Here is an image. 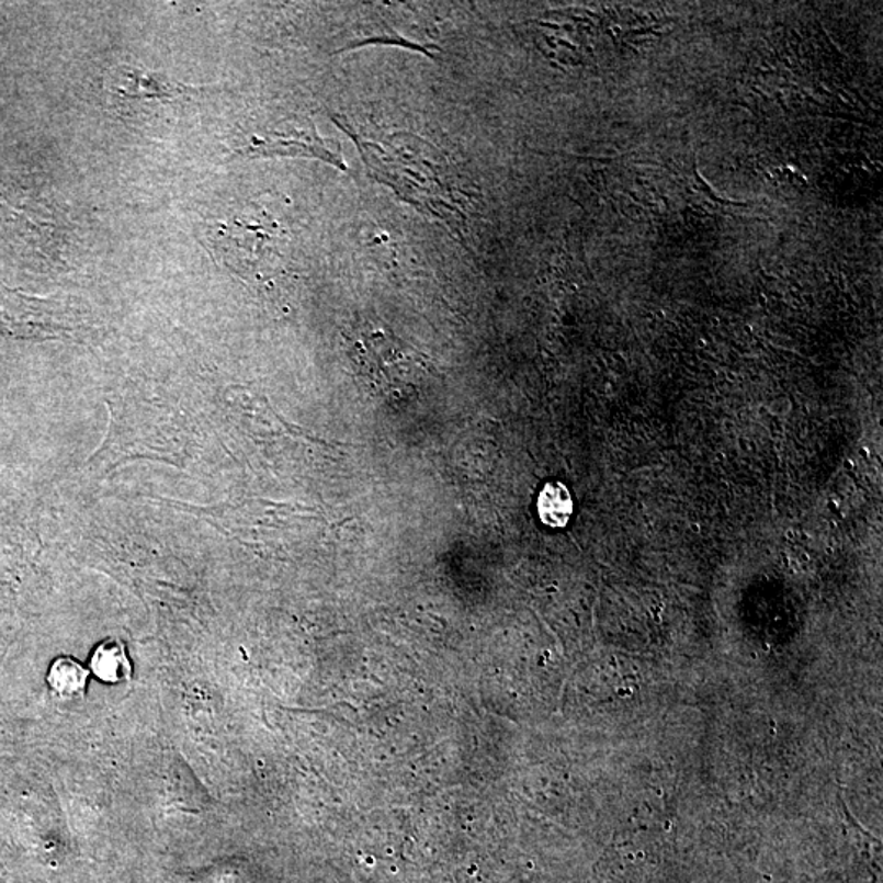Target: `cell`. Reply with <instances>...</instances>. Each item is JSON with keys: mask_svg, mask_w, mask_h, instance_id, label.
<instances>
[{"mask_svg": "<svg viewBox=\"0 0 883 883\" xmlns=\"http://www.w3.org/2000/svg\"><path fill=\"white\" fill-rule=\"evenodd\" d=\"M573 511L575 505L566 485L562 482H548L543 486L536 499V512L543 525L552 529L566 528Z\"/></svg>", "mask_w": 883, "mask_h": 883, "instance_id": "5b68a950", "label": "cell"}, {"mask_svg": "<svg viewBox=\"0 0 883 883\" xmlns=\"http://www.w3.org/2000/svg\"><path fill=\"white\" fill-rule=\"evenodd\" d=\"M245 155L252 158H273V156H292V158H313L328 162L341 171H348L339 146L328 145L316 132L315 125L305 128L270 132L264 136H252L245 148Z\"/></svg>", "mask_w": 883, "mask_h": 883, "instance_id": "7a4b0ae2", "label": "cell"}, {"mask_svg": "<svg viewBox=\"0 0 883 883\" xmlns=\"http://www.w3.org/2000/svg\"><path fill=\"white\" fill-rule=\"evenodd\" d=\"M356 352L360 373L376 395L386 398L415 395L428 375L426 360L418 352L396 344L386 336H372Z\"/></svg>", "mask_w": 883, "mask_h": 883, "instance_id": "6da1fadb", "label": "cell"}, {"mask_svg": "<svg viewBox=\"0 0 883 883\" xmlns=\"http://www.w3.org/2000/svg\"><path fill=\"white\" fill-rule=\"evenodd\" d=\"M116 105H149V103L176 102L195 92V88L169 81L159 72L132 66H120L106 84Z\"/></svg>", "mask_w": 883, "mask_h": 883, "instance_id": "3957f363", "label": "cell"}, {"mask_svg": "<svg viewBox=\"0 0 883 883\" xmlns=\"http://www.w3.org/2000/svg\"><path fill=\"white\" fill-rule=\"evenodd\" d=\"M90 666H92L93 675L100 681L109 682V684H120V682H128L132 679V661H129L125 645L120 639H105L100 643L93 653Z\"/></svg>", "mask_w": 883, "mask_h": 883, "instance_id": "277c9868", "label": "cell"}, {"mask_svg": "<svg viewBox=\"0 0 883 883\" xmlns=\"http://www.w3.org/2000/svg\"><path fill=\"white\" fill-rule=\"evenodd\" d=\"M89 671L69 656H61L49 669L48 684L61 699H79L84 695Z\"/></svg>", "mask_w": 883, "mask_h": 883, "instance_id": "8992f818", "label": "cell"}]
</instances>
